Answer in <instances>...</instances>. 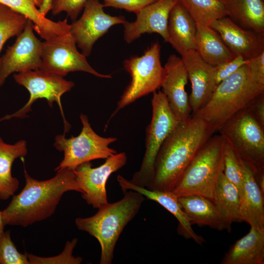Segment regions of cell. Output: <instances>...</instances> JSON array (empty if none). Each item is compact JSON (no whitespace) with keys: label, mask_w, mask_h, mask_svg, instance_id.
Returning <instances> with one entry per match:
<instances>
[{"label":"cell","mask_w":264,"mask_h":264,"mask_svg":"<svg viewBox=\"0 0 264 264\" xmlns=\"http://www.w3.org/2000/svg\"><path fill=\"white\" fill-rule=\"evenodd\" d=\"M0 3L24 15L37 27H43L46 22V18L40 12L33 0H0Z\"/></svg>","instance_id":"d6a6232c"},{"label":"cell","mask_w":264,"mask_h":264,"mask_svg":"<svg viewBox=\"0 0 264 264\" xmlns=\"http://www.w3.org/2000/svg\"><path fill=\"white\" fill-rule=\"evenodd\" d=\"M263 92L264 86L253 80L245 64L220 82L207 103L192 115L202 118L217 131Z\"/></svg>","instance_id":"277c9868"},{"label":"cell","mask_w":264,"mask_h":264,"mask_svg":"<svg viewBox=\"0 0 264 264\" xmlns=\"http://www.w3.org/2000/svg\"><path fill=\"white\" fill-rule=\"evenodd\" d=\"M56 171L53 177L39 180L32 177L24 168V187L2 211L5 225L26 227L45 220L54 213L65 193H82L74 170L66 168Z\"/></svg>","instance_id":"7a4b0ae2"},{"label":"cell","mask_w":264,"mask_h":264,"mask_svg":"<svg viewBox=\"0 0 264 264\" xmlns=\"http://www.w3.org/2000/svg\"><path fill=\"white\" fill-rule=\"evenodd\" d=\"M218 131L255 176L264 174V127L248 107L228 119Z\"/></svg>","instance_id":"8992f818"},{"label":"cell","mask_w":264,"mask_h":264,"mask_svg":"<svg viewBox=\"0 0 264 264\" xmlns=\"http://www.w3.org/2000/svg\"><path fill=\"white\" fill-rule=\"evenodd\" d=\"M5 225L2 218V211H0V237L4 232V228Z\"/></svg>","instance_id":"ab89813d"},{"label":"cell","mask_w":264,"mask_h":264,"mask_svg":"<svg viewBox=\"0 0 264 264\" xmlns=\"http://www.w3.org/2000/svg\"><path fill=\"white\" fill-rule=\"evenodd\" d=\"M0 264H30L26 254L20 253L12 241L9 230L0 237Z\"/></svg>","instance_id":"1f68e13d"},{"label":"cell","mask_w":264,"mask_h":264,"mask_svg":"<svg viewBox=\"0 0 264 264\" xmlns=\"http://www.w3.org/2000/svg\"><path fill=\"white\" fill-rule=\"evenodd\" d=\"M70 33L52 37L43 42L39 69L64 77L74 71H83L97 77L111 78L110 75L100 73L88 62L86 57L77 50Z\"/></svg>","instance_id":"8fae6325"},{"label":"cell","mask_w":264,"mask_h":264,"mask_svg":"<svg viewBox=\"0 0 264 264\" xmlns=\"http://www.w3.org/2000/svg\"><path fill=\"white\" fill-rule=\"evenodd\" d=\"M117 180L124 192L128 190L137 192L147 198L154 200L172 214L178 220V233L186 239H192L196 243L202 245L205 242L204 238L197 235L192 227L186 214L183 211L176 197L172 191L152 190L137 186L121 175Z\"/></svg>","instance_id":"d6986e66"},{"label":"cell","mask_w":264,"mask_h":264,"mask_svg":"<svg viewBox=\"0 0 264 264\" xmlns=\"http://www.w3.org/2000/svg\"><path fill=\"white\" fill-rule=\"evenodd\" d=\"M243 180L241 191L239 211L240 221L264 231V194L252 171L242 162Z\"/></svg>","instance_id":"ffe728a7"},{"label":"cell","mask_w":264,"mask_h":264,"mask_svg":"<svg viewBox=\"0 0 264 264\" xmlns=\"http://www.w3.org/2000/svg\"><path fill=\"white\" fill-rule=\"evenodd\" d=\"M223 173L229 181L241 191L243 180L242 164L226 143L224 155Z\"/></svg>","instance_id":"4dcf8cb0"},{"label":"cell","mask_w":264,"mask_h":264,"mask_svg":"<svg viewBox=\"0 0 264 264\" xmlns=\"http://www.w3.org/2000/svg\"><path fill=\"white\" fill-rule=\"evenodd\" d=\"M83 125L77 136L66 138L64 135L55 138L54 147L64 153V157L55 170L69 168L74 170L79 165L98 159H107L117 153L109 145L117 140L115 137H104L97 134L91 128L87 115H80Z\"/></svg>","instance_id":"9c48e42d"},{"label":"cell","mask_w":264,"mask_h":264,"mask_svg":"<svg viewBox=\"0 0 264 264\" xmlns=\"http://www.w3.org/2000/svg\"><path fill=\"white\" fill-rule=\"evenodd\" d=\"M226 142L212 136L198 152L172 190L177 197L199 195L213 200L214 189L224 169Z\"/></svg>","instance_id":"5b68a950"},{"label":"cell","mask_w":264,"mask_h":264,"mask_svg":"<svg viewBox=\"0 0 264 264\" xmlns=\"http://www.w3.org/2000/svg\"><path fill=\"white\" fill-rule=\"evenodd\" d=\"M247 107L258 122L264 127V92L255 97Z\"/></svg>","instance_id":"74e56055"},{"label":"cell","mask_w":264,"mask_h":264,"mask_svg":"<svg viewBox=\"0 0 264 264\" xmlns=\"http://www.w3.org/2000/svg\"><path fill=\"white\" fill-rule=\"evenodd\" d=\"M216 131L202 118L191 115L179 122L155 158L150 190L172 191L186 168Z\"/></svg>","instance_id":"6da1fadb"},{"label":"cell","mask_w":264,"mask_h":264,"mask_svg":"<svg viewBox=\"0 0 264 264\" xmlns=\"http://www.w3.org/2000/svg\"><path fill=\"white\" fill-rule=\"evenodd\" d=\"M164 67L166 74L161 87L162 92L179 122L184 121L192 115L185 90L188 80L186 69L181 57L175 54L169 56Z\"/></svg>","instance_id":"e0dca14e"},{"label":"cell","mask_w":264,"mask_h":264,"mask_svg":"<svg viewBox=\"0 0 264 264\" xmlns=\"http://www.w3.org/2000/svg\"><path fill=\"white\" fill-rule=\"evenodd\" d=\"M178 200L191 225L207 226L221 231L226 226L213 200L199 195L178 197Z\"/></svg>","instance_id":"7402d4cb"},{"label":"cell","mask_w":264,"mask_h":264,"mask_svg":"<svg viewBox=\"0 0 264 264\" xmlns=\"http://www.w3.org/2000/svg\"><path fill=\"white\" fill-rule=\"evenodd\" d=\"M247 65L253 80L264 86V51L249 59Z\"/></svg>","instance_id":"8d00e7d4"},{"label":"cell","mask_w":264,"mask_h":264,"mask_svg":"<svg viewBox=\"0 0 264 264\" xmlns=\"http://www.w3.org/2000/svg\"><path fill=\"white\" fill-rule=\"evenodd\" d=\"M210 26L216 30L234 57L249 60L264 51V35L245 29L227 16L214 22Z\"/></svg>","instance_id":"ac0fdd59"},{"label":"cell","mask_w":264,"mask_h":264,"mask_svg":"<svg viewBox=\"0 0 264 264\" xmlns=\"http://www.w3.org/2000/svg\"><path fill=\"white\" fill-rule=\"evenodd\" d=\"M99 0H87L81 17L70 24V33L82 54L88 56L95 43L110 28L127 21L124 16H112L104 10Z\"/></svg>","instance_id":"7c38bea8"},{"label":"cell","mask_w":264,"mask_h":264,"mask_svg":"<svg viewBox=\"0 0 264 264\" xmlns=\"http://www.w3.org/2000/svg\"><path fill=\"white\" fill-rule=\"evenodd\" d=\"M197 24L210 26L215 21L227 16L219 0H178Z\"/></svg>","instance_id":"83f0119b"},{"label":"cell","mask_w":264,"mask_h":264,"mask_svg":"<svg viewBox=\"0 0 264 264\" xmlns=\"http://www.w3.org/2000/svg\"><path fill=\"white\" fill-rule=\"evenodd\" d=\"M52 0H44L42 5L39 8L40 12L45 16L49 11L51 10Z\"/></svg>","instance_id":"f35d334b"},{"label":"cell","mask_w":264,"mask_h":264,"mask_svg":"<svg viewBox=\"0 0 264 264\" xmlns=\"http://www.w3.org/2000/svg\"><path fill=\"white\" fill-rule=\"evenodd\" d=\"M197 23L178 2L172 9L167 25L168 43L180 55L196 50Z\"/></svg>","instance_id":"44dd1931"},{"label":"cell","mask_w":264,"mask_h":264,"mask_svg":"<svg viewBox=\"0 0 264 264\" xmlns=\"http://www.w3.org/2000/svg\"><path fill=\"white\" fill-rule=\"evenodd\" d=\"M36 6L39 9L43 4L44 0H33Z\"/></svg>","instance_id":"60d3db41"},{"label":"cell","mask_w":264,"mask_h":264,"mask_svg":"<svg viewBox=\"0 0 264 264\" xmlns=\"http://www.w3.org/2000/svg\"><path fill=\"white\" fill-rule=\"evenodd\" d=\"M151 103L152 116L146 129L145 153L139 169L130 180L144 188L152 181L154 161L160 147L179 122L162 91L153 92Z\"/></svg>","instance_id":"52a82bcc"},{"label":"cell","mask_w":264,"mask_h":264,"mask_svg":"<svg viewBox=\"0 0 264 264\" xmlns=\"http://www.w3.org/2000/svg\"><path fill=\"white\" fill-rule=\"evenodd\" d=\"M28 19L24 15L0 3V53L9 39L18 36L23 31Z\"/></svg>","instance_id":"f1b7e54d"},{"label":"cell","mask_w":264,"mask_h":264,"mask_svg":"<svg viewBox=\"0 0 264 264\" xmlns=\"http://www.w3.org/2000/svg\"><path fill=\"white\" fill-rule=\"evenodd\" d=\"M123 198L98 208L94 215L77 218V228L88 233L98 241L101 247L100 264H111L116 242L127 224L137 215L144 196L133 190L124 192Z\"/></svg>","instance_id":"3957f363"},{"label":"cell","mask_w":264,"mask_h":264,"mask_svg":"<svg viewBox=\"0 0 264 264\" xmlns=\"http://www.w3.org/2000/svg\"><path fill=\"white\" fill-rule=\"evenodd\" d=\"M220 264H264V231L251 227L246 235L230 247Z\"/></svg>","instance_id":"603a6c76"},{"label":"cell","mask_w":264,"mask_h":264,"mask_svg":"<svg viewBox=\"0 0 264 264\" xmlns=\"http://www.w3.org/2000/svg\"><path fill=\"white\" fill-rule=\"evenodd\" d=\"M161 46L153 44L141 56H133L123 62L131 80L117 104L111 117L140 98L153 93L161 87L166 70L160 60Z\"/></svg>","instance_id":"ba28073f"},{"label":"cell","mask_w":264,"mask_h":264,"mask_svg":"<svg viewBox=\"0 0 264 264\" xmlns=\"http://www.w3.org/2000/svg\"><path fill=\"white\" fill-rule=\"evenodd\" d=\"M249 60H245L242 56H239L230 61L216 66L215 79L217 85L234 73L242 66L247 64Z\"/></svg>","instance_id":"e575fe53"},{"label":"cell","mask_w":264,"mask_h":264,"mask_svg":"<svg viewBox=\"0 0 264 264\" xmlns=\"http://www.w3.org/2000/svg\"><path fill=\"white\" fill-rule=\"evenodd\" d=\"M124 152L116 153L107 159L99 167L93 168L90 162L84 163L74 170L82 190V197L94 208L108 203L106 183L110 176L122 168L127 163Z\"/></svg>","instance_id":"5bb4252c"},{"label":"cell","mask_w":264,"mask_h":264,"mask_svg":"<svg viewBox=\"0 0 264 264\" xmlns=\"http://www.w3.org/2000/svg\"><path fill=\"white\" fill-rule=\"evenodd\" d=\"M27 153L25 140L10 144L0 136V199H8L18 189L19 181L12 175V165L16 159L25 156Z\"/></svg>","instance_id":"484cf974"},{"label":"cell","mask_w":264,"mask_h":264,"mask_svg":"<svg viewBox=\"0 0 264 264\" xmlns=\"http://www.w3.org/2000/svg\"></svg>","instance_id":"b9f144b4"},{"label":"cell","mask_w":264,"mask_h":264,"mask_svg":"<svg viewBox=\"0 0 264 264\" xmlns=\"http://www.w3.org/2000/svg\"><path fill=\"white\" fill-rule=\"evenodd\" d=\"M13 77L19 85L27 89L30 94L29 99L21 109L4 116L0 121L25 117L31 110L32 104L37 100L44 98L50 107L53 106L54 102L58 104L64 121L65 133L69 131L70 126L65 117L61 97L74 86L73 82L67 81L60 76L43 72L39 69L19 72L15 74Z\"/></svg>","instance_id":"30bf717a"},{"label":"cell","mask_w":264,"mask_h":264,"mask_svg":"<svg viewBox=\"0 0 264 264\" xmlns=\"http://www.w3.org/2000/svg\"><path fill=\"white\" fill-rule=\"evenodd\" d=\"M78 239L74 238L66 242L63 251L59 255L51 257H42L25 253L30 264H80L83 261L81 257L72 255Z\"/></svg>","instance_id":"f546056e"},{"label":"cell","mask_w":264,"mask_h":264,"mask_svg":"<svg viewBox=\"0 0 264 264\" xmlns=\"http://www.w3.org/2000/svg\"><path fill=\"white\" fill-rule=\"evenodd\" d=\"M178 0H157L136 14L135 21L126 22L124 39L130 44L145 33H157L168 42L167 25L170 13Z\"/></svg>","instance_id":"2e32d148"},{"label":"cell","mask_w":264,"mask_h":264,"mask_svg":"<svg viewBox=\"0 0 264 264\" xmlns=\"http://www.w3.org/2000/svg\"><path fill=\"white\" fill-rule=\"evenodd\" d=\"M240 198L241 190L229 181L222 172L214 189L213 200L228 232L231 231L234 222H240L239 216Z\"/></svg>","instance_id":"4316f807"},{"label":"cell","mask_w":264,"mask_h":264,"mask_svg":"<svg viewBox=\"0 0 264 264\" xmlns=\"http://www.w3.org/2000/svg\"><path fill=\"white\" fill-rule=\"evenodd\" d=\"M104 7L123 9L135 14L147 5L157 0H102Z\"/></svg>","instance_id":"d590c367"},{"label":"cell","mask_w":264,"mask_h":264,"mask_svg":"<svg viewBox=\"0 0 264 264\" xmlns=\"http://www.w3.org/2000/svg\"><path fill=\"white\" fill-rule=\"evenodd\" d=\"M34 24L28 20L23 31L15 43L9 46L0 58V87L14 72H22L39 68L43 42L34 33Z\"/></svg>","instance_id":"4fadbf2b"},{"label":"cell","mask_w":264,"mask_h":264,"mask_svg":"<svg viewBox=\"0 0 264 264\" xmlns=\"http://www.w3.org/2000/svg\"><path fill=\"white\" fill-rule=\"evenodd\" d=\"M181 58L191 84L189 101L192 115L207 103L217 86L216 66L204 61L196 50L185 52Z\"/></svg>","instance_id":"9a60e30c"},{"label":"cell","mask_w":264,"mask_h":264,"mask_svg":"<svg viewBox=\"0 0 264 264\" xmlns=\"http://www.w3.org/2000/svg\"><path fill=\"white\" fill-rule=\"evenodd\" d=\"M87 0H52L51 10L53 15L66 12L74 22L84 9Z\"/></svg>","instance_id":"836d02e7"},{"label":"cell","mask_w":264,"mask_h":264,"mask_svg":"<svg viewBox=\"0 0 264 264\" xmlns=\"http://www.w3.org/2000/svg\"><path fill=\"white\" fill-rule=\"evenodd\" d=\"M196 45L201 58L213 66L234 58L220 35L211 26L197 24Z\"/></svg>","instance_id":"d4e9b609"},{"label":"cell","mask_w":264,"mask_h":264,"mask_svg":"<svg viewBox=\"0 0 264 264\" xmlns=\"http://www.w3.org/2000/svg\"><path fill=\"white\" fill-rule=\"evenodd\" d=\"M219 0L232 21L244 29L264 35V0Z\"/></svg>","instance_id":"cb8c5ba5"}]
</instances>
